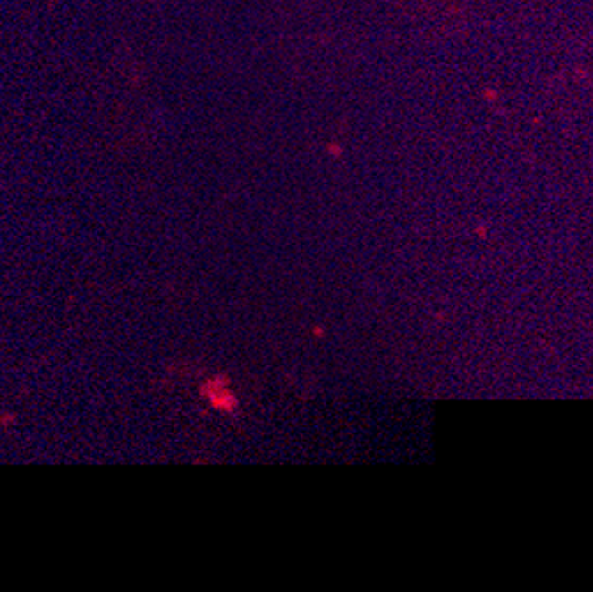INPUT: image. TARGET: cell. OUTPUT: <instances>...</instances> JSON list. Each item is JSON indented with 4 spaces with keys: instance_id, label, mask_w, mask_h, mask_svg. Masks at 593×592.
<instances>
[{
    "instance_id": "obj_1",
    "label": "cell",
    "mask_w": 593,
    "mask_h": 592,
    "mask_svg": "<svg viewBox=\"0 0 593 592\" xmlns=\"http://www.w3.org/2000/svg\"><path fill=\"white\" fill-rule=\"evenodd\" d=\"M209 399H211V403L216 407V408H224V410H229L231 408V401L234 399L233 396H231V392L229 390H222V392H216V389L215 387H211V394H209Z\"/></svg>"
}]
</instances>
